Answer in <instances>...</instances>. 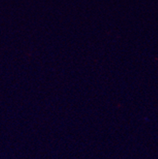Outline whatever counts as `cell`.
I'll use <instances>...</instances> for the list:
<instances>
[]
</instances>
